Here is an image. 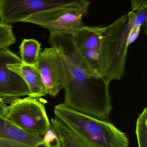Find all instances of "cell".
<instances>
[{
  "label": "cell",
  "mask_w": 147,
  "mask_h": 147,
  "mask_svg": "<svg viewBox=\"0 0 147 147\" xmlns=\"http://www.w3.org/2000/svg\"><path fill=\"white\" fill-rule=\"evenodd\" d=\"M49 43L59 53L65 72L64 103L105 121L112 110L110 83L96 72L77 49L72 32H50Z\"/></svg>",
  "instance_id": "obj_1"
},
{
  "label": "cell",
  "mask_w": 147,
  "mask_h": 147,
  "mask_svg": "<svg viewBox=\"0 0 147 147\" xmlns=\"http://www.w3.org/2000/svg\"><path fill=\"white\" fill-rule=\"evenodd\" d=\"M54 113L87 147L129 146L127 134L109 121L77 111L63 103L54 107Z\"/></svg>",
  "instance_id": "obj_2"
},
{
  "label": "cell",
  "mask_w": 147,
  "mask_h": 147,
  "mask_svg": "<svg viewBox=\"0 0 147 147\" xmlns=\"http://www.w3.org/2000/svg\"><path fill=\"white\" fill-rule=\"evenodd\" d=\"M137 26L132 16L128 13L103 27V47L106 66L104 78L109 83L123 77L130 46L129 33L133 27Z\"/></svg>",
  "instance_id": "obj_3"
},
{
  "label": "cell",
  "mask_w": 147,
  "mask_h": 147,
  "mask_svg": "<svg viewBox=\"0 0 147 147\" xmlns=\"http://www.w3.org/2000/svg\"><path fill=\"white\" fill-rule=\"evenodd\" d=\"M4 118L19 129L35 135L43 136L51 127L44 104L28 96L16 98L8 106Z\"/></svg>",
  "instance_id": "obj_4"
},
{
  "label": "cell",
  "mask_w": 147,
  "mask_h": 147,
  "mask_svg": "<svg viewBox=\"0 0 147 147\" xmlns=\"http://www.w3.org/2000/svg\"><path fill=\"white\" fill-rule=\"evenodd\" d=\"M88 8L75 6L54 8L33 14L22 22L38 25L50 32H74L84 26L83 17Z\"/></svg>",
  "instance_id": "obj_5"
},
{
  "label": "cell",
  "mask_w": 147,
  "mask_h": 147,
  "mask_svg": "<svg viewBox=\"0 0 147 147\" xmlns=\"http://www.w3.org/2000/svg\"><path fill=\"white\" fill-rule=\"evenodd\" d=\"M88 0H0V21L12 24L22 22L33 14L63 6L89 8Z\"/></svg>",
  "instance_id": "obj_6"
},
{
  "label": "cell",
  "mask_w": 147,
  "mask_h": 147,
  "mask_svg": "<svg viewBox=\"0 0 147 147\" xmlns=\"http://www.w3.org/2000/svg\"><path fill=\"white\" fill-rule=\"evenodd\" d=\"M103 27L84 25L72 32L74 44L88 64L100 76L104 78L106 66L104 54Z\"/></svg>",
  "instance_id": "obj_7"
},
{
  "label": "cell",
  "mask_w": 147,
  "mask_h": 147,
  "mask_svg": "<svg viewBox=\"0 0 147 147\" xmlns=\"http://www.w3.org/2000/svg\"><path fill=\"white\" fill-rule=\"evenodd\" d=\"M35 66L38 69L47 94L52 97L58 95L65 85V72L60 54L54 47L41 52Z\"/></svg>",
  "instance_id": "obj_8"
},
{
  "label": "cell",
  "mask_w": 147,
  "mask_h": 147,
  "mask_svg": "<svg viewBox=\"0 0 147 147\" xmlns=\"http://www.w3.org/2000/svg\"><path fill=\"white\" fill-rule=\"evenodd\" d=\"M20 63V57L8 48L0 50V98L29 95V90L23 79L7 68L9 64Z\"/></svg>",
  "instance_id": "obj_9"
},
{
  "label": "cell",
  "mask_w": 147,
  "mask_h": 147,
  "mask_svg": "<svg viewBox=\"0 0 147 147\" xmlns=\"http://www.w3.org/2000/svg\"><path fill=\"white\" fill-rule=\"evenodd\" d=\"M0 147H56L45 143L40 136L30 134L0 116Z\"/></svg>",
  "instance_id": "obj_10"
},
{
  "label": "cell",
  "mask_w": 147,
  "mask_h": 147,
  "mask_svg": "<svg viewBox=\"0 0 147 147\" xmlns=\"http://www.w3.org/2000/svg\"><path fill=\"white\" fill-rule=\"evenodd\" d=\"M7 68L23 79L29 90L28 96L39 99L47 95L40 74L35 65H28L21 62L9 64Z\"/></svg>",
  "instance_id": "obj_11"
},
{
  "label": "cell",
  "mask_w": 147,
  "mask_h": 147,
  "mask_svg": "<svg viewBox=\"0 0 147 147\" xmlns=\"http://www.w3.org/2000/svg\"><path fill=\"white\" fill-rule=\"evenodd\" d=\"M50 122L58 135L60 147H87L58 119L51 118Z\"/></svg>",
  "instance_id": "obj_12"
},
{
  "label": "cell",
  "mask_w": 147,
  "mask_h": 147,
  "mask_svg": "<svg viewBox=\"0 0 147 147\" xmlns=\"http://www.w3.org/2000/svg\"><path fill=\"white\" fill-rule=\"evenodd\" d=\"M22 63L35 65L39 60L41 44L34 39H24L19 47Z\"/></svg>",
  "instance_id": "obj_13"
},
{
  "label": "cell",
  "mask_w": 147,
  "mask_h": 147,
  "mask_svg": "<svg viewBox=\"0 0 147 147\" xmlns=\"http://www.w3.org/2000/svg\"><path fill=\"white\" fill-rule=\"evenodd\" d=\"M135 134L138 147H147V108L145 107L136 121Z\"/></svg>",
  "instance_id": "obj_14"
},
{
  "label": "cell",
  "mask_w": 147,
  "mask_h": 147,
  "mask_svg": "<svg viewBox=\"0 0 147 147\" xmlns=\"http://www.w3.org/2000/svg\"><path fill=\"white\" fill-rule=\"evenodd\" d=\"M16 40L12 26L0 22V50L8 48L15 43Z\"/></svg>",
  "instance_id": "obj_15"
},
{
  "label": "cell",
  "mask_w": 147,
  "mask_h": 147,
  "mask_svg": "<svg viewBox=\"0 0 147 147\" xmlns=\"http://www.w3.org/2000/svg\"><path fill=\"white\" fill-rule=\"evenodd\" d=\"M42 137L43 141L49 146H56L59 145V140L57 133L53 127L47 130Z\"/></svg>",
  "instance_id": "obj_16"
},
{
  "label": "cell",
  "mask_w": 147,
  "mask_h": 147,
  "mask_svg": "<svg viewBox=\"0 0 147 147\" xmlns=\"http://www.w3.org/2000/svg\"><path fill=\"white\" fill-rule=\"evenodd\" d=\"M132 10L147 7V0H130Z\"/></svg>",
  "instance_id": "obj_17"
},
{
  "label": "cell",
  "mask_w": 147,
  "mask_h": 147,
  "mask_svg": "<svg viewBox=\"0 0 147 147\" xmlns=\"http://www.w3.org/2000/svg\"><path fill=\"white\" fill-rule=\"evenodd\" d=\"M7 97L0 98V116L4 118L8 109Z\"/></svg>",
  "instance_id": "obj_18"
}]
</instances>
